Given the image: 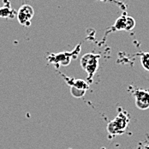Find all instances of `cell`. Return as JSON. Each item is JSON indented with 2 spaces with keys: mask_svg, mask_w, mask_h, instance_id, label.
<instances>
[{
  "mask_svg": "<svg viewBox=\"0 0 149 149\" xmlns=\"http://www.w3.org/2000/svg\"><path fill=\"white\" fill-rule=\"evenodd\" d=\"M115 27L118 29H126V17H121L117 22Z\"/></svg>",
  "mask_w": 149,
  "mask_h": 149,
  "instance_id": "cell-6",
  "label": "cell"
},
{
  "mask_svg": "<svg viewBox=\"0 0 149 149\" xmlns=\"http://www.w3.org/2000/svg\"><path fill=\"white\" fill-rule=\"evenodd\" d=\"M145 149H149V145H148V146H146V148H145Z\"/></svg>",
  "mask_w": 149,
  "mask_h": 149,
  "instance_id": "cell-9",
  "label": "cell"
},
{
  "mask_svg": "<svg viewBox=\"0 0 149 149\" xmlns=\"http://www.w3.org/2000/svg\"><path fill=\"white\" fill-rule=\"evenodd\" d=\"M98 58L99 56L93 54H86L81 60V66L87 70V72L92 76L98 68Z\"/></svg>",
  "mask_w": 149,
  "mask_h": 149,
  "instance_id": "cell-2",
  "label": "cell"
},
{
  "mask_svg": "<svg viewBox=\"0 0 149 149\" xmlns=\"http://www.w3.org/2000/svg\"><path fill=\"white\" fill-rule=\"evenodd\" d=\"M85 92H86V90L76 88H74V87H72V88H71V93H72V95H73L74 97H76V98L82 97V96L85 94Z\"/></svg>",
  "mask_w": 149,
  "mask_h": 149,
  "instance_id": "cell-7",
  "label": "cell"
},
{
  "mask_svg": "<svg viewBox=\"0 0 149 149\" xmlns=\"http://www.w3.org/2000/svg\"><path fill=\"white\" fill-rule=\"evenodd\" d=\"M141 62L142 64V67L149 71V52L143 53L141 56Z\"/></svg>",
  "mask_w": 149,
  "mask_h": 149,
  "instance_id": "cell-5",
  "label": "cell"
},
{
  "mask_svg": "<svg viewBox=\"0 0 149 149\" xmlns=\"http://www.w3.org/2000/svg\"><path fill=\"white\" fill-rule=\"evenodd\" d=\"M33 14H34L33 9L30 5H29V4L22 5L20 8L18 15H17V18H18L19 22L22 25H25V26L29 25L30 20L33 18Z\"/></svg>",
  "mask_w": 149,
  "mask_h": 149,
  "instance_id": "cell-3",
  "label": "cell"
},
{
  "mask_svg": "<svg viewBox=\"0 0 149 149\" xmlns=\"http://www.w3.org/2000/svg\"><path fill=\"white\" fill-rule=\"evenodd\" d=\"M134 27V21L132 17L127 16L126 17V30L132 29Z\"/></svg>",
  "mask_w": 149,
  "mask_h": 149,
  "instance_id": "cell-8",
  "label": "cell"
},
{
  "mask_svg": "<svg viewBox=\"0 0 149 149\" xmlns=\"http://www.w3.org/2000/svg\"><path fill=\"white\" fill-rule=\"evenodd\" d=\"M129 123V118L125 117L123 113H120L119 115L107 125V130L111 134H123L127 128Z\"/></svg>",
  "mask_w": 149,
  "mask_h": 149,
  "instance_id": "cell-1",
  "label": "cell"
},
{
  "mask_svg": "<svg viewBox=\"0 0 149 149\" xmlns=\"http://www.w3.org/2000/svg\"><path fill=\"white\" fill-rule=\"evenodd\" d=\"M135 105L140 110H147L149 108V92L145 90H137L134 93Z\"/></svg>",
  "mask_w": 149,
  "mask_h": 149,
  "instance_id": "cell-4",
  "label": "cell"
}]
</instances>
